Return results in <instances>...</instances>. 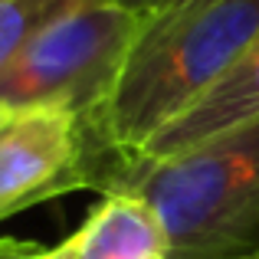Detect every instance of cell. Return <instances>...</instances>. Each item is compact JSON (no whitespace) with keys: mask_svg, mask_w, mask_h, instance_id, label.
<instances>
[{"mask_svg":"<svg viewBox=\"0 0 259 259\" xmlns=\"http://www.w3.org/2000/svg\"><path fill=\"white\" fill-rule=\"evenodd\" d=\"M43 253V246L36 243H23V240H0V259H30Z\"/></svg>","mask_w":259,"mask_h":259,"instance_id":"obj_8","label":"cell"},{"mask_svg":"<svg viewBox=\"0 0 259 259\" xmlns=\"http://www.w3.org/2000/svg\"><path fill=\"white\" fill-rule=\"evenodd\" d=\"M154 210L167 259H243L259 249V118L164 161H128L102 194Z\"/></svg>","mask_w":259,"mask_h":259,"instance_id":"obj_2","label":"cell"},{"mask_svg":"<svg viewBox=\"0 0 259 259\" xmlns=\"http://www.w3.org/2000/svg\"><path fill=\"white\" fill-rule=\"evenodd\" d=\"M50 259H167V236L141 197L112 190Z\"/></svg>","mask_w":259,"mask_h":259,"instance_id":"obj_6","label":"cell"},{"mask_svg":"<svg viewBox=\"0 0 259 259\" xmlns=\"http://www.w3.org/2000/svg\"><path fill=\"white\" fill-rule=\"evenodd\" d=\"M79 187H89V177L72 112L33 108L0 132V220Z\"/></svg>","mask_w":259,"mask_h":259,"instance_id":"obj_4","label":"cell"},{"mask_svg":"<svg viewBox=\"0 0 259 259\" xmlns=\"http://www.w3.org/2000/svg\"><path fill=\"white\" fill-rule=\"evenodd\" d=\"M243 259H259V249H253V253H249V256H243Z\"/></svg>","mask_w":259,"mask_h":259,"instance_id":"obj_12","label":"cell"},{"mask_svg":"<svg viewBox=\"0 0 259 259\" xmlns=\"http://www.w3.org/2000/svg\"><path fill=\"white\" fill-rule=\"evenodd\" d=\"M115 7H121V10H132V13H151L154 7L167 4V0H112Z\"/></svg>","mask_w":259,"mask_h":259,"instance_id":"obj_9","label":"cell"},{"mask_svg":"<svg viewBox=\"0 0 259 259\" xmlns=\"http://www.w3.org/2000/svg\"><path fill=\"white\" fill-rule=\"evenodd\" d=\"M13 118H17V115H13V112H10V108H4V105H0V132H4V128H7V125H10V121H13Z\"/></svg>","mask_w":259,"mask_h":259,"instance_id":"obj_10","label":"cell"},{"mask_svg":"<svg viewBox=\"0 0 259 259\" xmlns=\"http://www.w3.org/2000/svg\"><path fill=\"white\" fill-rule=\"evenodd\" d=\"M95 0H0V69L59 17Z\"/></svg>","mask_w":259,"mask_h":259,"instance_id":"obj_7","label":"cell"},{"mask_svg":"<svg viewBox=\"0 0 259 259\" xmlns=\"http://www.w3.org/2000/svg\"><path fill=\"white\" fill-rule=\"evenodd\" d=\"M253 118H259V39L210 92H203L187 112L161 128L135 161H164L187 154Z\"/></svg>","mask_w":259,"mask_h":259,"instance_id":"obj_5","label":"cell"},{"mask_svg":"<svg viewBox=\"0 0 259 259\" xmlns=\"http://www.w3.org/2000/svg\"><path fill=\"white\" fill-rule=\"evenodd\" d=\"M30 259H50V249H43V253H36V256H30Z\"/></svg>","mask_w":259,"mask_h":259,"instance_id":"obj_11","label":"cell"},{"mask_svg":"<svg viewBox=\"0 0 259 259\" xmlns=\"http://www.w3.org/2000/svg\"><path fill=\"white\" fill-rule=\"evenodd\" d=\"M141 17L112 0L59 17L0 69V105L13 115L63 108L82 121L108 95Z\"/></svg>","mask_w":259,"mask_h":259,"instance_id":"obj_3","label":"cell"},{"mask_svg":"<svg viewBox=\"0 0 259 259\" xmlns=\"http://www.w3.org/2000/svg\"><path fill=\"white\" fill-rule=\"evenodd\" d=\"M256 39L259 0H167L145 13L108 95L79 121L89 187H105Z\"/></svg>","mask_w":259,"mask_h":259,"instance_id":"obj_1","label":"cell"}]
</instances>
